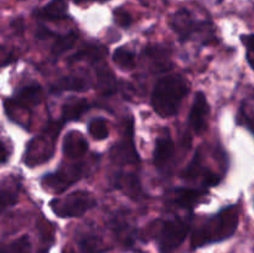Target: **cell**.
Segmentation results:
<instances>
[{
    "label": "cell",
    "mask_w": 254,
    "mask_h": 253,
    "mask_svg": "<svg viewBox=\"0 0 254 253\" xmlns=\"http://www.w3.org/2000/svg\"><path fill=\"white\" fill-rule=\"evenodd\" d=\"M114 17H116V21L118 22L121 26L127 27L131 24V16L129 12L124 11V10L119 9L114 12Z\"/></svg>",
    "instance_id": "24"
},
{
    "label": "cell",
    "mask_w": 254,
    "mask_h": 253,
    "mask_svg": "<svg viewBox=\"0 0 254 253\" xmlns=\"http://www.w3.org/2000/svg\"><path fill=\"white\" fill-rule=\"evenodd\" d=\"M114 63L124 69H130L135 66V55L126 47H119L113 54Z\"/></svg>",
    "instance_id": "19"
},
{
    "label": "cell",
    "mask_w": 254,
    "mask_h": 253,
    "mask_svg": "<svg viewBox=\"0 0 254 253\" xmlns=\"http://www.w3.org/2000/svg\"><path fill=\"white\" fill-rule=\"evenodd\" d=\"M79 1H81V0H79ZM99 1H103V0H99Z\"/></svg>",
    "instance_id": "27"
},
{
    "label": "cell",
    "mask_w": 254,
    "mask_h": 253,
    "mask_svg": "<svg viewBox=\"0 0 254 253\" xmlns=\"http://www.w3.org/2000/svg\"><path fill=\"white\" fill-rule=\"evenodd\" d=\"M175 153V143L170 135H161L156 139L154 149V163L158 168H163Z\"/></svg>",
    "instance_id": "12"
},
{
    "label": "cell",
    "mask_w": 254,
    "mask_h": 253,
    "mask_svg": "<svg viewBox=\"0 0 254 253\" xmlns=\"http://www.w3.org/2000/svg\"><path fill=\"white\" fill-rule=\"evenodd\" d=\"M97 203L93 195L87 191H74L68 196L61 198H54L50 202L51 210L56 213L59 217H79L87 211L94 207Z\"/></svg>",
    "instance_id": "3"
},
{
    "label": "cell",
    "mask_w": 254,
    "mask_h": 253,
    "mask_svg": "<svg viewBox=\"0 0 254 253\" xmlns=\"http://www.w3.org/2000/svg\"><path fill=\"white\" fill-rule=\"evenodd\" d=\"M30 251H31V242L27 236L16 238L0 247V253H30Z\"/></svg>",
    "instance_id": "18"
},
{
    "label": "cell",
    "mask_w": 254,
    "mask_h": 253,
    "mask_svg": "<svg viewBox=\"0 0 254 253\" xmlns=\"http://www.w3.org/2000/svg\"><path fill=\"white\" fill-rule=\"evenodd\" d=\"M245 109H246V113L250 116V118L254 119V98L246 102Z\"/></svg>",
    "instance_id": "26"
},
{
    "label": "cell",
    "mask_w": 254,
    "mask_h": 253,
    "mask_svg": "<svg viewBox=\"0 0 254 253\" xmlns=\"http://www.w3.org/2000/svg\"><path fill=\"white\" fill-rule=\"evenodd\" d=\"M76 40V34H69L66 35V36H59L56 39V41H55V44L52 45V54L56 55V56L64 54V52H66L67 50L71 49V47L73 46Z\"/></svg>",
    "instance_id": "21"
},
{
    "label": "cell",
    "mask_w": 254,
    "mask_h": 253,
    "mask_svg": "<svg viewBox=\"0 0 254 253\" xmlns=\"http://www.w3.org/2000/svg\"><path fill=\"white\" fill-rule=\"evenodd\" d=\"M88 131L91 136L96 140H103L108 136V123L104 119H93L88 126Z\"/></svg>",
    "instance_id": "20"
},
{
    "label": "cell",
    "mask_w": 254,
    "mask_h": 253,
    "mask_svg": "<svg viewBox=\"0 0 254 253\" xmlns=\"http://www.w3.org/2000/svg\"><path fill=\"white\" fill-rule=\"evenodd\" d=\"M189 232V225L181 220H171L164 223L159 236L160 253H174L176 248L185 241Z\"/></svg>",
    "instance_id": "5"
},
{
    "label": "cell",
    "mask_w": 254,
    "mask_h": 253,
    "mask_svg": "<svg viewBox=\"0 0 254 253\" xmlns=\"http://www.w3.org/2000/svg\"><path fill=\"white\" fill-rule=\"evenodd\" d=\"M87 88V83L81 77L68 76L64 77L52 86L54 91H84Z\"/></svg>",
    "instance_id": "17"
},
{
    "label": "cell",
    "mask_w": 254,
    "mask_h": 253,
    "mask_svg": "<svg viewBox=\"0 0 254 253\" xmlns=\"http://www.w3.org/2000/svg\"><path fill=\"white\" fill-rule=\"evenodd\" d=\"M42 19H64L67 16V2L64 0H51L36 12Z\"/></svg>",
    "instance_id": "15"
},
{
    "label": "cell",
    "mask_w": 254,
    "mask_h": 253,
    "mask_svg": "<svg viewBox=\"0 0 254 253\" xmlns=\"http://www.w3.org/2000/svg\"><path fill=\"white\" fill-rule=\"evenodd\" d=\"M42 99V89L39 84H29L25 86L15 94L10 101H6L5 108L7 109H22L36 106Z\"/></svg>",
    "instance_id": "9"
},
{
    "label": "cell",
    "mask_w": 254,
    "mask_h": 253,
    "mask_svg": "<svg viewBox=\"0 0 254 253\" xmlns=\"http://www.w3.org/2000/svg\"><path fill=\"white\" fill-rule=\"evenodd\" d=\"M203 191L196 190V189L181 188L175 191V201L180 207L191 208L197 205L203 197Z\"/></svg>",
    "instance_id": "13"
},
{
    "label": "cell",
    "mask_w": 254,
    "mask_h": 253,
    "mask_svg": "<svg viewBox=\"0 0 254 253\" xmlns=\"http://www.w3.org/2000/svg\"><path fill=\"white\" fill-rule=\"evenodd\" d=\"M170 25L174 31L180 36V39L185 40L190 39L192 35H195L196 32L203 29V26H206V22L196 21L192 12L183 7V9L178 10L173 15L170 20Z\"/></svg>",
    "instance_id": "7"
},
{
    "label": "cell",
    "mask_w": 254,
    "mask_h": 253,
    "mask_svg": "<svg viewBox=\"0 0 254 253\" xmlns=\"http://www.w3.org/2000/svg\"><path fill=\"white\" fill-rule=\"evenodd\" d=\"M210 114V106L202 92L196 93L193 99L192 107H191L190 116H189V124L193 131L201 134L207 126V117Z\"/></svg>",
    "instance_id": "8"
},
{
    "label": "cell",
    "mask_w": 254,
    "mask_h": 253,
    "mask_svg": "<svg viewBox=\"0 0 254 253\" xmlns=\"http://www.w3.org/2000/svg\"><path fill=\"white\" fill-rule=\"evenodd\" d=\"M7 158H9V151H7L5 144L0 140V164L5 163L7 160Z\"/></svg>",
    "instance_id": "25"
},
{
    "label": "cell",
    "mask_w": 254,
    "mask_h": 253,
    "mask_svg": "<svg viewBox=\"0 0 254 253\" xmlns=\"http://www.w3.org/2000/svg\"><path fill=\"white\" fill-rule=\"evenodd\" d=\"M62 150L67 158H82L88 150V143L79 131L72 130L66 134L62 143Z\"/></svg>",
    "instance_id": "10"
},
{
    "label": "cell",
    "mask_w": 254,
    "mask_h": 253,
    "mask_svg": "<svg viewBox=\"0 0 254 253\" xmlns=\"http://www.w3.org/2000/svg\"><path fill=\"white\" fill-rule=\"evenodd\" d=\"M82 175L81 165H73L69 168L62 169V170L56 171L54 174L45 175L42 179V185L45 189L54 192H61L66 190L69 185L76 183Z\"/></svg>",
    "instance_id": "6"
},
{
    "label": "cell",
    "mask_w": 254,
    "mask_h": 253,
    "mask_svg": "<svg viewBox=\"0 0 254 253\" xmlns=\"http://www.w3.org/2000/svg\"><path fill=\"white\" fill-rule=\"evenodd\" d=\"M60 124H54L52 126H49V129H46L41 135H37L27 144L24 158L27 166L32 168L51 159L55 150V140L56 135L60 133Z\"/></svg>",
    "instance_id": "4"
},
{
    "label": "cell",
    "mask_w": 254,
    "mask_h": 253,
    "mask_svg": "<svg viewBox=\"0 0 254 253\" xmlns=\"http://www.w3.org/2000/svg\"><path fill=\"white\" fill-rule=\"evenodd\" d=\"M82 253H98V243L94 238H86L81 242Z\"/></svg>",
    "instance_id": "23"
},
{
    "label": "cell",
    "mask_w": 254,
    "mask_h": 253,
    "mask_svg": "<svg viewBox=\"0 0 254 253\" xmlns=\"http://www.w3.org/2000/svg\"><path fill=\"white\" fill-rule=\"evenodd\" d=\"M20 184L14 176L0 180V212L11 207L19 200Z\"/></svg>",
    "instance_id": "11"
},
{
    "label": "cell",
    "mask_w": 254,
    "mask_h": 253,
    "mask_svg": "<svg viewBox=\"0 0 254 253\" xmlns=\"http://www.w3.org/2000/svg\"><path fill=\"white\" fill-rule=\"evenodd\" d=\"M89 108V104L83 98H72L62 107V117L64 121H76Z\"/></svg>",
    "instance_id": "14"
},
{
    "label": "cell",
    "mask_w": 254,
    "mask_h": 253,
    "mask_svg": "<svg viewBox=\"0 0 254 253\" xmlns=\"http://www.w3.org/2000/svg\"><path fill=\"white\" fill-rule=\"evenodd\" d=\"M97 79H98V87L104 94H112L116 91L117 81L114 74L106 66L99 67L97 69Z\"/></svg>",
    "instance_id": "16"
},
{
    "label": "cell",
    "mask_w": 254,
    "mask_h": 253,
    "mask_svg": "<svg viewBox=\"0 0 254 253\" xmlns=\"http://www.w3.org/2000/svg\"><path fill=\"white\" fill-rule=\"evenodd\" d=\"M188 93L189 84L184 77L179 74L161 77L156 82L151 96L154 111L163 118L175 116Z\"/></svg>",
    "instance_id": "2"
},
{
    "label": "cell",
    "mask_w": 254,
    "mask_h": 253,
    "mask_svg": "<svg viewBox=\"0 0 254 253\" xmlns=\"http://www.w3.org/2000/svg\"><path fill=\"white\" fill-rule=\"evenodd\" d=\"M242 42L246 46L248 63L254 69V35H243Z\"/></svg>",
    "instance_id": "22"
},
{
    "label": "cell",
    "mask_w": 254,
    "mask_h": 253,
    "mask_svg": "<svg viewBox=\"0 0 254 253\" xmlns=\"http://www.w3.org/2000/svg\"><path fill=\"white\" fill-rule=\"evenodd\" d=\"M240 222V207L238 205L228 206L217 215L212 216L205 225L192 233L191 246L193 248L203 247L215 242H221L235 235Z\"/></svg>",
    "instance_id": "1"
}]
</instances>
